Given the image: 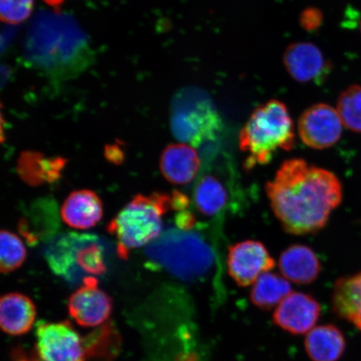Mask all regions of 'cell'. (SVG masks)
<instances>
[{"instance_id": "obj_22", "label": "cell", "mask_w": 361, "mask_h": 361, "mask_svg": "<svg viewBox=\"0 0 361 361\" xmlns=\"http://www.w3.org/2000/svg\"><path fill=\"white\" fill-rule=\"evenodd\" d=\"M336 110L346 128L361 133V85L345 90L338 98Z\"/></svg>"}, {"instance_id": "obj_28", "label": "cell", "mask_w": 361, "mask_h": 361, "mask_svg": "<svg viewBox=\"0 0 361 361\" xmlns=\"http://www.w3.org/2000/svg\"><path fill=\"white\" fill-rule=\"evenodd\" d=\"M44 2L47 4L49 7L55 8L56 11H60V8L65 0H44Z\"/></svg>"}, {"instance_id": "obj_19", "label": "cell", "mask_w": 361, "mask_h": 361, "mask_svg": "<svg viewBox=\"0 0 361 361\" xmlns=\"http://www.w3.org/2000/svg\"><path fill=\"white\" fill-rule=\"evenodd\" d=\"M334 312L361 332V272L338 279L332 295Z\"/></svg>"}, {"instance_id": "obj_3", "label": "cell", "mask_w": 361, "mask_h": 361, "mask_svg": "<svg viewBox=\"0 0 361 361\" xmlns=\"http://www.w3.org/2000/svg\"><path fill=\"white\" fill-rule=\"evenodd\" d=\"M149 259L183 281H193L213 267L214 255L200 234L170 228L148 245Z\"/></svg>"}, {"instance_id": "obj_5", "label": "cell", "mask_w": 361, "mask_h": 361, "mask_svg": "<svg viewBox=\"0 0 361 361\" xmlns=\"http://www.w3.org/2000/svg\"><path fill=\"white\" fill-rule=\"evenodd\" d=\"M53 272L68 281L94 277L106 272L105 252L99 238L70 233L51 243L44 252Z\"/></svg>"}, {"instance_id": "obj_6", "label": "cell", "mask_w": 361, "mask_h": 361, "mask_svg": "<svg viewBox=\"0 0 361 361\" xmlns=\"http://www.w3.org/2000/svg\"><path fill=\"white\" fill-rule=\"evenodd\" d=\"M222 126L219 113L206 94L197 89H188L178 94L173 112L171 126L174 137L197 147L212 141L219 134Z\"/></svg>"}, {"instance_id": "obj_4", "label": "cell", "mask_w": 361, "mask_h": 361, "mask_svg": "<svg viewBox=\"0 0 361 361\" xmlns=\"http://www.w3.org/2000/svg\"><path fill=\"white\" fill-rule=\"evenodd\" d=\"M171 209V196L138 194L108 225V231L118 240V255L126 258L133 248L147 246L161 236L162 216Z\"/></svg>"}, {"instance_id": "obj_29", "label": "cell", "mask_w": 361, "mask_h": 361, "mask_svg": "<svg viewBox=\"0 0 361 361\" xmlns=\"http://www.w3.org/2000/svg\"><path fill=\"white\" fill-rule=\"evenodd\" d=\"M360 33H361V18H360Z\"/></svg>"}, {"instance_id": "obj_24", "label": "cell", "mask_w": 361, "mask_h": 361, "mask_svg": "<svg viewBox=\"0 0 361 361\" xmlns=\"http://www.w3.org/2000/svg\"><path fill=\"white\" fill-rule=\"evenodd\" d=\"M34 0H0V18L8 25H19L33 12Z\"/></svg>"}, {"instance_id": "obj_8", "label": "cell", "mask_w": 361, "mask_h": 361, "mask_svg": "<svg viewBox=\"0 0 361 361\" xmlns=\"http://www.w3.org/2000/svg\"><path fill=\"white\" fill-rule=\"evenodd\" d=\"M343 126L335 108L319 103L302 113L298 121V132L307 147L323 150L338 142L341 137Z\"/></svg>"}, {"instance_id": "obj_11", "label": "cell", "mask_w": 361, "mask_h": 361, "mask_svg": "<svg viewBox=\"0 0 361 361\" xmlns=\"http://www.w3.org/2000/svg\"><path fill=\"white\" fill-rule=\"evenodd\" d=\"M322 314V306L314 297L292 292L277 306L273 322L292 335H304L314 328Z\"/></svg>"}, {"instance_id": "obj_25", "label": "cell", "mask_w": 361, "mask_h": 361, "mask_svg": "<svg viewBox=\"0 0 361 361\" xmlns=\"http://www.w3.org/2000/svg\"><path fill=\"white\" fill-rule=\"evenodd\" d=\"M323 22V13L317 8L310 7L301 13L300 23L307 31L318 30Z\"/></svg>"}, {"instance_id": "obj_27", "label": "cell", "mask_w": 361, "mask_h": 361, "mask_svg": "<svg viewBox=\"0 0 361 361\" xmlns=\"http://www.w3.org/2000/svg\"><path fill=\"white\" fill-rule=\"evenodd\" d=\"M106 159L113 164H121L123 160V152L119 146L111 145L107 146L105 150Z\"/></svg>"}, {"instance_id": "obj_7", "label": "cell", "mask_w": 361, "mask_h": 361, "mask_svg": "<svg viewBox=\"0 0 361 361\" xmlns=\"http://www.w3.org/2000/svg\"><path fill=\"white\" fill-rule=\"evenodd\" d=\"M85 343L70 322L39 324L30 361H85Z\"/></svg>"}, {"instance_id": "obj_10", "label": "cell", "mask_w": 361, "mask_h": 361, "mask_svg": "<svg viewBox=\"0 0 361 361\" xmlns=\"http://www.w3.org/2000/svg\"><path fill=\"white\" fill-rule=\"evenodd\" d=\"M227 264L228 274L238 286L247 287L272 270L275 261L263 243L246 240L229 247Z\"/></svg>"}, {"instance_id": "obj_14", "label": "cell", "mask_w": 361, "mask_h": 361, "mask_svg": "<svg viewBox=\"0 0 361 361\" xmlns=\"http://www.w3.org/2000/svg\"><path fill=\"white\" fill-rule=\"evenodd\" d=\"M200 164V158L193 147L186 143H175L162 152L160 169L169 183L184 185L195 178Z\"/></svg>"}, {"instance_id": "obj_16", "label": "cell", "mask_w": 361, "mask_h": 361, "mask_svg": "<svg viewBox=\"0 0 361 361\" xmlns=\"http://www.w3.org/2000/svg\"><path fill=\"white\" fill-rule=\"evenodd\" d=\"M283 276L295 283L308 284L319 277L322 265L308 246L293 245L284 250L279 260Z\"/></svg>"}, {"instance_id": "obj_18", "label": "cell", "mask_w": 361, "mask_h": 361, "mask_svg": "<svg viewBox=\"0 0 361 361\" xmlns=\"http://www.w3.org/2000/svg\"><path fill=\"white\" fill-rule=\"evenodd\" d=\"M305 348L313 361H338L345 353L346 340L340 329L323 324L307 334Z\"/></svg>"}, {"instance_id": "obj_21", "label": "cell", "mask_w": 361, "mask_h": 361, "mask_svg": "<svg viewBox=\"0 0 361 361\" xmlns=\"http://www.w3.org/2000/svg\"><path fill=\"white\" fill-rule=\"evenodd\" d=\"M228 201V192L220 180L206 175L197 183L194 202L198 211L206 216H214L224 209Z\"/></svg>"}, {"instance_id": "obj_1", "label": "cell", "mask_w": 361, "mask_h": 361, "mask_svg": "<svg viewBox=\"0 0 361 361\" xmlns=\"http://www.w3.org/2000/svg\"><path fill=\"white\" fill-rule=\"evenodd\" d=\"M265 188L282 228L293 235L319 231L342 200L336 176L301 158L284 161Z\"/></svg>"}, {"instance_id": "obj_13", "label": "cell", "mask_w": 361, "mask_h": 361, "mask_svg": "<svg viewBox=\"0 0 361 361\" xmlns=\"http://www.w3.org/2000/svg\"><path fill=\"white\" fill-rule=\"evenodd\" d=\"M66 224L76 229L94 227L102 219L103 203L97 194L88 189L72 192L61 206Z\"/></svg>"}, {"instance_id": "obj_17", "label": "cell", "mask_w": 361, "mask_h": 361, "mask_svg": "<svg viewBox=\"0 0 361 361\" xmlns=\"http://www.w3.org/2000/svg\"><path fill=\"white\" fill-rule=\"evenodd\" d=\"M66 162L61 157H45L42 152L25 151L18 160L17 173L30 186L37 187L60 179Z\"/></svg>"}, {"instance_id": "obj_26", "label": "cell", "mask_w": 361, "mask_h": 361, "mask_svg": "<svg viewBox=\"0 0 361 361\" xmlns=\"http://www.w3.org/2000/svg\"><path fill=\"white\" fill-rule=\"evenodd\" d=\"M175 221L179 229L186 230V231H189L193 227L194 224H195L194 216L187 211L180 212L176 216Z\"/></svg>"}, {"instance_id": "obj_15", "label": "cell", "mask_w": 361, "mask_h": 361, "mask_svg": "<svg viewBox=\"0 0 361 361\" xmlns=\"http://www.w3.org/2000/svg\"><path fill=\"white\" fill-rule=\"evenodd\" d=\"M36 319L32 300L21 293H8L0 300V326L8 336H20L30 332Z\"/></svg>"}, {"instance_id": "obj_9", "label": "cell", "mask_w": 361, "mask_h": 361, "mask_svg": "<svg viewBox=\"0 0 361 361\" xmlns=\"http://www.w3.org/2000/svg\"><path fill=\"white\" fill-rule=\"evenodd\" d=\"M111 298L98 286L96 277L85 278L81 286L68 300V312L81 327L102 326L112 312Z\"/></svg>"}, {"instance_id": "obj_20", "label": "cell", "mask_w": 361, "mask_h": 361, "mask_svg": "<svg viewBox=\"0 0 361 361\" xmlns=\"http://www.w3.org/2000/svg\"><path fill=\"white\" fill-rule=\"evenodd\" d=\"M287 279L278 274L264 273L254 283L251 292L252 303L258 308L269 310L278 306L292 293Z\"/></svg>"}, {"instance_id": "obj_23", "label": "cell", "mask_w": 361, "mask_h": 361, "mask_svg": "<svg viewBox=\"0 0 361 361\" xmlns=\"http://www.w3.org/2000/svg\"><path fill=\"white\" fill-rule=\"evenodd\" d=\"M27 257L26 248L21 239L8 230L0 233V270L10 274L21 267Z\"/></svg>"}, {"instance_id": "obj_2", "label": "cell", "mask_w": 361, "mask_h": 361, "mask_svg": "<svg viewBox=\"0 0 361 361\" xmlns=\"http://www.w3.org/2000/svg\"><path fill=\"white\" fill-rule=\"evenodd\" d=\"M295 144V128L290 112L278 100L256 108L239 135V147L247 155L246 170L268 164L275 153L290 151Z\"/></svg>"}, {"instance_id": "obj_12", "label": "cell", "mask_w": 361, "mask_h": 361, "mask_svg": "<svg viewBox=\"0 0 361 361\" xmlns=\"http://www.w3.org/2000/svg\"><path fill=\"white\" fill-rule=\"evenodd\" d=\"M283 63L291 78L300 83H322L331 70L319 48L309 42L293 43L286 48Z\"/></svg>"}]
</instances>
